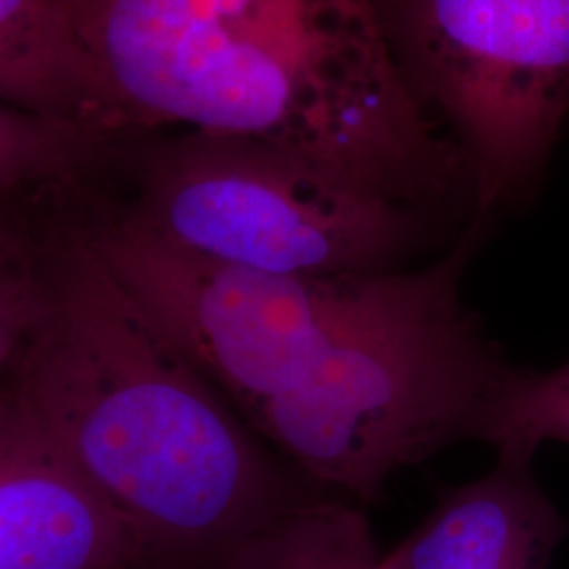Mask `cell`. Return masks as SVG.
<instances>
[{"label":"cell","instance_id":"3957f363","mask_svg":"<svg viewBox=\"0 0 569 569\" xmlns=\"http://www.w3.org/2000/svg\"><path fill=\"white\" fill-rule=\"evenodd\" d=\"M98 186L164 243L291 277L406 270L441 218L279 146L199 129L124 136Z\"/></svg>","mask_w":569,"mask_h":569},{"label":"cell","instance_id":"7a4b0ae2","mask_svg":"<svg viewBox=\"0 0 569 569\" xmlns=\"http://www.w3.org/2000/svg\"><path fill=\"white\" fill-rule=\"evenodd\" d=\"M56 188L44 302L4 376L136 529L143 569H213L247 536L327 498L150 323Z\"/></svg>","mask_w":569,"mask_h":569},{"label":"cell","instance_id":"8fae6325","mask_svg":"<svg viewBox=\"0 0 569 569\" xmlns=\"http://www.w3.org/2000/svg\"><path fill=\"white\" fill-rule=\"evenodd\" d=\"M53 188L0 194V385L44 302V243Z\"/></svg>","mask_w":569,"mask_h":569},{"label":"cell","instance_id":"52a82bcc","mask_svg":"<svg viewBox=\"0 0 569 569\" xmlns=\"http://www.w3.org/2000/svg\"><path fill=\"white\" fill-rule=\"evenodd\" d=\"M0 569H143L136 529L4 382Z\"/></svg>","mask_w":569,"mask_h":569},{"label":"cell","instance_id":"4fadbf2b","mask_svg":"<svg viewBox=\"0 0 569 569\" xmlns=\"http://www.w3.org/2000/svg\"><path fill=\"white\" fill-rule=\"evenodd\" d=\"M475 441L529 458L545 443L569 446V363L549 371L510 363L489 399Z\"/></svg>","mask_w":569,"mask_h":569},{"label":"cell","instance_id":"7c38bea8","mask_svg":"<svg viewBox=\"0 0 569 569\" xmlns=\"http://www.w3.org/2000/svg\"><path fill=\"white\" fill-rule=\"evenodd\" d=\"M121 138L0 106V194L91 180Z\"/></svg>","mask_w":569,"mask_h":569},{"label":"cell","instance_id":"277c9868","mask_svg":"<svg viewBox=\"0 0 569 569\" xmlns=\"http://www.w3.org/2000/svg\"><path fill=\"white\" fill-rule=\"evenodd\" d=\"M470 222L420 300L350 336L247 425L327 491L373 502L390 475L475 441L510 361L462 302L483 237Z\"/></svg>","mask_w":569,"mask_h":569},{"label":"cell","instance_id":"9c48e42d","mask_svg":"<svg viewBox=\"0 0 569 569\" xmlns=\"http://www.w3.org/2000/svg\"><path fill=\"white\" fill-rule=\"evenodd\" d=\"M0 106L119 136L68 0H0Z\"/></svg>","mask_w":569,"mask_h":569},{"label":"cell","instance_id":"ba28073f","mask_svg":"<svg viewBox=\"0 0 569 569\" xmlns=\"http://www.w3.org/2000/svg\"><path fill=\"white\" fill-rule=\"evenodd\" d=\"M569 521L540 489L531 458L498 451L496 467L449 489L373 569H550Z\"/></svg>","mask_w":569,"mask_h":569},{"label":"cell","instance_id":"8992f818","mask_svg":"<svg viewBox=\"0 0 569 569\" xmlns=\"http://www.w3.org/2000/svg\"><path fill=\"white\" fill-rule=\"evenodd\" d=\"M422 102L458 133L475 218L528 199L569 114V0H376Z\"/></svg>","mask_w":569,"mask_h":569},{"label":"cell","instance_id":"30bf717a","mask_svg":"<svg viewBox=\"0 0 569 569\" xmlns=\"http://www.w3.org/2000/svg\"><path fill=\"white\" fill-rule=\"evenodd\" d=\"M380 557L366 512L327 496L247 536L213 569H373Z\"/></svg>","mask_w":569,"mask_h":569},{"label":"cell","instance_id":"6da1fadb","mask_svg":"<svg viewBox=\"0 0 569 569\" xmlns=\"http://www.w3.org/2000/svg\"><path fill=\"white\" fill-rule=\"evenodd\" d=\"M114 133L171 124L279 146L441 216L472 180L376 0H68Z\"/></svg>","mask_w":569,"mask_h":569},{"label":"cell","instance_id":"5b68a950","mask_svg":"<svg viewBox=\"0 0 569 569\" xmlns=\"http://www.w3.org/2000/svg\"><path fill=\"white\" fill-rule=\"evenodd\" d=\"M72 199L110 274L244 422L350 336L420 300L448 266L446 253L420 270L270 274L164 243L127 220L98 183H79Z\"/></svg>","mask_w":569,"mask_h":569}]
</instances>
